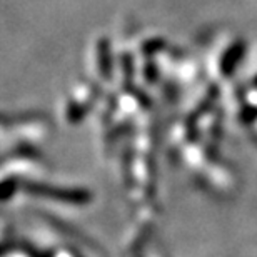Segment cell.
<instances>
[{"mask_svg": "<svg viewBox=\"0 0 257 257\" xmlns=\"http://www.w3.org/2000/svg\"><path fill=\"white\" fill-rule=\"evenodd\" d=\"M120 65H122V72H124L125 85H132L134 75H136V64H134V57L128 52L122 54L120 55Z\"/></svg>", "mask_w": 257, "mask_h": 257, "instance_id": "6", "label": "cell"}, {"mask_svg": "<svg viewBox=\"0 0 257 257\" xmlns=\"http://www.w3.org/2000/svg\"><path fill=\"white\" fill-rule=\"evenodd\" d=\"M142 75H144V80L147 82V84H156L159 80V67L157 64L154 62V60L149 59L146 65H144L142 69Z\"/></svg>", "mask_w": 257, "mask_h": 257, "instance_id": "8", "label": "cell"}, {"mask_svg": "<svg viewBox=\"0 0 257 257\" xmlns=\"http://www.w3.org/2000/svg\"><path fill=\"white\" fill-rule=\"evenodd\" d=\"M252 85H254V89L257 90V75H255L254 79H252Z\"/></svg>", "mask_w": 257, "mask_h": 257, "instance_id": "11", "label": "cell"}, {"mask_svg": "<svg viewBox=\"0 0 257 257\" xmlns=\"http://www.w3.org/2000/svg\"><path fill=\"white\" fill-rule=\"evenodd\" d=\"M19 191V179L15 177H7L2 182V200L7 202V200L12 197V195Z\"/></svg>", "mask_w": 257, "mask_h": 257, "instance_id": "9", "label": "cell"}, {"mask_svg": "<svg viewBox=\"0 0 257 257\" xmlns=\"http://www.w3.org/2000/svg\"><path fill=\"white\" fill-rule=\"evenodd\" d=\"M245 50H247V45L242 39L235 40L229 45L227 49L224 50L222 57H220V74L222 77H230L234 75V72L237 70V65L242 62L244 55H245Z\"/></svg>", "mask_w": 257, "mask_h": 257, "instance_id": "2", "label": "cell"}, {"mask_svg": "<svg viewBox=\"0 0 257 257\" xmlns=\"http://www.w3.org/2000/svg\"><path fill=\"white\" fill-rule=\"evenodd\" d=\"M125 87V90L127 92H131V95H134L137 99V102L139 104H141L144 109H149V107H151V99H149L147 97V94H144V92L141 90V89H137L136 85H124Z\"/></svg>", "mask_w": 257, "mask_h": 257, "instance_id": "10", "label": "cell"}, {"mask_svg": "<svg viewBox=\"0 0 257 257\" xmlns=\"http://www.w3.org/2000/svg\"><path fill=\"white\" fill-rule=\"evenodd\" d=\"M89 104H80V102H70L69 107H67V119H69L72 124H79V122L84 119L89 112Z\"/></svg>", "mask_w": 257, "mask_h": 257, "instance_id": "5", "label": "cell"}, {"mask_svg": "<svg viewBox=\"0 0 257 257\" xmlns=\"http://www.w3.org/2000/svg\"><path fill=\"white\" fill-rule=\"evenodd\" d=\"M167 47V42L166 39L162 37H154V39H149L146 42L142 44L141 47V52L144 57H152V55H156L159 52H162L164 49Z\"/></svg>", "mask_w": 257, "mask_h": 257, "instance_id": "4", "label": "cell"}, {"mask_svg": "<svg viewBox=\"0 0 257 257\" xmlns=\"http://www.w3.org/2000/svg\"><path fill=\"white\" fill-rule=\"evenodd\" d=\"M97 64H99V72L104 80H112L114 75V59H112L110 50V40L107 37H102L97 42Z\"/></svg>", "mask_w": 257, "mask_h": 257, "instance_id": "3", "label": "cell"}, {"mask_svg": "<svg viewBox=\"0 0 257 257\" xmlns=\"http://www.w3.org/2000/svg\"><path fill=\"white\" fill-rule=\"evenodd\" d=\"M24 187H25V191L34 195L54 199V200H59V202L72 204V205L89 204L92 199V194L87 191V189H80V187H57V186H49V184H42V182H32V181L25 182Z\"/></svg>", "mask_w": 257, "mask_h": 257, "instance_id": "1", "label": "cell"}, {"mask_svg": "<svg viewBox=\"0 0 257 257\" xmlns=\"http://www.w3.org/2000/svg\"><path fill=\"white\" fill-rule=\"evenodd\" d=\"M239 119H240V122H242V124H245V125L254 124V122L257 120V105L244 104L242 107H240Z\"/></svg>", "mask_w": 257, "mask_h": 257, "instance_id": "7", "label": "cell"}]
</instances>
